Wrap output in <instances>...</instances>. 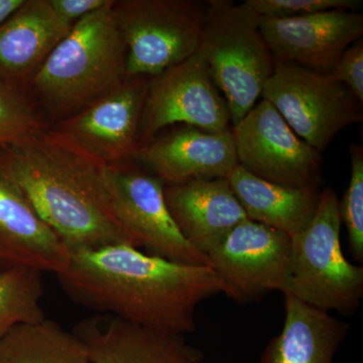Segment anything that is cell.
<instances>
[{
  "label": "cell",
  "mask_w": 363,
  "mask_h": 363,
  "mask_svg": "<svg viewBox=\"0 0 363 363\" xmlns=\"http://www.w3.org/2000/svg\"><path fill=\"white\" fill-rule=\"evenodd\" d=\"M50 2L62 20L74 26L81 18L106 6L109 0H50Z\"/></svg>",
  "instance_id": "cell-27"
},
{
  "label": "cell",
  "mask_w": 363,
  "mask_h": 363,
  "mask_svg": "<svg viewBox=\"0 0 363 363\" xmlns=\"http://www.w3.org/2000/svg\"><path fill=\"white\" fill-rule=\"evenodd\" d=\"M56 276L76 304L175 335L195 331L198 306L222 293L211 267L171 262L128 245L70 252Z\"/></svg>",
  "instance_id": "cell-1"
},
{
  "label": "cell",
  "mask_w": 363,
  "mask_h": 363,
  "mask_svg": "<svg viewBox=\"0 0 363 363\" xmlns=\"http://www.w3.org/2000/svg\"><path fill=\"white\" fill-rule=\"evenodd\" d=\"M179 123L209 133L231 128L225 98L198 52L147 80L138 128V147L164 128Z\"/></svg>",
  "instance_id": "cell-8"
},
{
  "label": "cell",
  "mask_w": 363,
  "mask_h": 363,
  "mask_svg": "<svg viewBox=\"0 0 363 363\" xmlns=\"http://www.w3.org/2000/svg\"><path fill=\"white\" fill-rule=\"evenodd\" d=\"M334 80L343 83L363 104V40L360 39L344 52L335 70Z\"/></svg>",
  "instance_id": "cell-26"
},
{
  "label": "cell",
  "mask_w": 363,
  "mask_h": 363,
  "mask_svg": "<svg viewBox=\"0 0 363 363\" xmlns=\"http://www.w3.org/2000/svg\"><path fill=\"white\" fill-rule=\"evenodd\" d=\"M135 157L164 186L227 178L238 166L231 128L209 133L181 126L155 136L138 147Z\"/></svg>",
  "instance_id": "cell-14"
},
{
  "label": "cell",
  "mask_w": 363,
  "mask_h": 363,
  "mask_svg": "<svg viewBox=\"0 0 363 363\" xmlns=\"http://www.w3.org/2000/svg\"><path fill=\"white\" fill-rule=\"evenodd\" d=\"M70 252L39 216L0 156V272L32 269L58 274Z\"/></svg>",
  "instance_id": "cell-15"
},
{
  "label": "cell",
  "mask_w": 363,
  "mask_h": 363,
  "mask_svg": "<svg viewBox=\"0 0 363 363\" xmlns=\"http://www.w3.org/2000/svg\"><path fill=\"white\" fill-rule=\"evenodd\" d=\"M149 78H126L123 84L81 109L48 125L62 142L97 164L135 157Z\"/></svg>",
  "instance_id": "cell-12"
},
{
  "label": "cell",
  "mask_w": 363,
  "mask_h": 363,
  "mask_svg": "<svg viewBox=\"0 0 363 363\" xmlns=\"http://www.w3.org/2000/svg\"><path fill=\"white\" fill-rule=\"evenodd\" d=\"M226 179L250 221L272 227L290 238L305 229L316 212L321 189L272 183L240 166Z\"/></svg>",
  "instance_id": "cell-20"
},
{
  "label": "cell",
  "mask_w": 363,
  "mask_h": 363,
  "mask_svg": "<svg viewBox=\"0 0 363 363\" xmlns=\"http://www.w3.org/2000/svg\"><path fill=\"white\" fill-rule=\"evenodd\" d=\"M164 193L182 235L206 257L236 226L250 220L226 178L164 186Z\"/></svg>",
  "instance_id": "cell-18"
},
{
  "label": "cell",
  "mask_w": 363,
  "mask_h": 363,
  "mask_svg": "<svg viewBox=\"0 0 363 363\" xmlns=\"http://www.w3.org/2000/svg\"><path fill=\"white\" fill-rule=\"evenodd\" d=\"M11 178L69 252L138 243L117 218L104 164L79 154L49 128L0 147Z\"/></svg>",
  "instance_id": "cell-2"
},
{
  "label": "cell",
  "mask_w": 363,
  "mask_h": 363,
  "mask_svg": "<svg viewBox=\"0 0 363 363\" xmlns=\"http://www.w3.org/2000/svg\"><path fill=\"white\" fill-rule=\"evenodd\" d=\"M48 125L28 92L0 79V147L20 142Z\"/></svg>",
  "instance_id": "cell-23"
},
{
  "label": "cell",
  "mask_w": 363,
  "mask_h": 363,
  "mask_svg": "<svg viewBox=\"0 0 363 363\" xmlns=\"http://www.w3.org/2000/svg\"><path fill=\"white\" fill-rule=\"evenodd\" d=\"M262 18H289L308 16L322 11H358L360 0H245Z\"/></svg>",
  "instance_id": "cell-25"
},
{
  "label": "cell",
  "mask_w": 363,
  "mask_h": 363,
  "mask_svg": "<svg viewBox=\"0 0 363 363\" xmlns=\"http://www.w3.org/2000/svg\"><path fill=\"white\" fill-rule=\"evenodd\" d=\"M104 178L117 218L138 247L171 262L209 266L206 255L185 240L172 218L160 179L128 162L104 166Z\"/></svg>",
  "instance_id": "cell-9"
},
{
  "label": "cell",
  "mask_w": 363,
  "mask_h": 363,
  "mask_svg": "<svg viewBox=\"0 0 363 363\" xmlns=\"http://www.w3.org/2000/svg\"><path fill=\"white\" fill-rule=\"evenodd\" d=\"M44 295L43 272L23 267L0 272V339L18 325L47 319Z\"/></svg>",
  "instance_id": "cell-22"
},
{
  "label": "cell",
  "mask_w": 363,
  "mask_h": 363,
  "mask_svg": "<svg viewBox=\"0 0 363 363\" xmlns=\"http://www.w3.org/2000/svg\"><path fill=\"white\" fill-rule=\"evenodd\" d=\"M113 1L72 26L30 86L38 109L54 123L77 113L128 78V49L114 20Z\"/></svg>",
  "instance_id": "cell-3"
},
{
  "label": "cell",
  "mask_w": 363,
  "mask_h": 363,
  "mask_svg": "<svg viewBox=\"0 0 363 363\" xmlns=\"http://www.w3.org/2000/svg\"><path fill=\"white\" fill-rule=\"evenodd\" d=\"M259 18L247 1H206L197 52L225 98L231 126L257 104L276 67L260 33Z\"/></svg>",
  "instance_id": "cell-4"
},
{
  "label": "cell",
  "mask_w": 363,
  "mask_h": 363,
  "mask_svg": "<svg viewBox=\"0 0 363 363\" xmlns=\"http://www.w3.org/2000/svg\"><path fill=\"white\" fill-rule=\"evenodd\" d=\"M259 30L276 64L330 75L346 50L362 39L359 11H322L289 18H259Z\"/></svg>",
  "instance_id": "cell-13"
},
{
  "label": "cell",
  "mask_w": 363,
  "mask_h": 363,
  "mask_svg": "<svg viewBox=\"0 0 363 363\" xmlns=\"http://www.w3.org/2000/svg\"><path fill=\"white\" fill-rule=\"evenodd\" d=\"M294 133L323 152L344 128L362 123V102L330 75L279 63L262 90Z\"/></svg>",
  "instance_id": "cell-7"
},
{
  "label": "cell",
  "mask_w": 363,
  "mask_h": 363,
  "mask_svg": "<svg viewBox=\"0 0 363 363\" xmlns=\"http://www.w3.org/2000/svg\"><path fill=\"white\" fill-rule=\"evenodd\" d=\"M222 293L238 304L284 293L290 271L291 238L264 224L245 221L207 255Z\"/></svg>",
  "instance_id": "cell-11"
},
{
  "label": "cell",
  "mask_w": 363,
  "mask_h": 363,
  "mask_svg": "<svg viewBox=\"0 0 363 363\" xmlns=\"http://www.w3.org/2000/svg\"><path fill=\"white\" fill-rule=\"evenodd\" d=\"M339 199L330 187L320 192L316 212L291 238L290 271L284 295L317 309L350 315L363 297V267L344 257Z\"/></svg>",
  "instance_id": "cell-5"
},
{
  "label": "cell",
  "mask_w": 363,
  "mask_h": 363,
  "mask_svg": "<svg viewBox=\"0 0 363 363\" xmlns=\"http://www.w3.org/2000/svg\"><path fill=\"white\" fill-rule=\"evenodd\" d=\"M206 2L114 0V20L128 49V78H152L199 49Z\"/></svg>",
  "instance_id": "cell-6"
},
{
  "label": "cell",
  "mask_w": 363,
  "mask_h": 363,
  "mask_svg": "<svg viewBox=\"0 0 363 363\" xmlns=\"http://www.w3.org/2000/svg\"><path fill=\"white\" fill-rule=\"evenodd\" d=\"M72 26L55 13L50 0H25L0 23V79L28 93L48 57Z\"/></svg>",
  "instance_id": "cell-17"
},
{
  "label": "cell",
  "mask_w": 363,
  "mask_h": 363,
  "mask_svg": "<svg viewBox=\"0 0 363 363\" xmlns=\"http://www.w3.org/2000/svg\"><path fill=\"white\" fill-rule=\"evenodd\" d=\"M0 363H94L73 332L52 320L18 325L0 339Z\"/></svg>",
  "instance_id": "cell-21"
},
{
  "label": "cell",
  "mask_w": 363,
  "mask_h": 363,
  "mask_svg": "<svg viewBox=\"0 0 363 363\" xmlns=\"http://www.w3.org/2000/svg\"><path fill=\"white\" fill-rule=\"evenodd\" d=\"M285 296V321L257 363H334L350 325L292 297Z\"/></svg>",
  "instance_id": "cell-19"
},
{
  "label": "cell",
  "mask_w": 363,
  "mask_h": 363,
  "mask_svg": "<svg viewBox=\"0 0 363 363\" xmlns=\"http://www.w3.org/2000/svg\"><path fill=\"white\" fill-rule=\"evenodd\" d=\"M238 166L288 187L320 189L322 156L298 138L269 101L260 99L231 126Z\"/></svg>",
  "instance_id": "cell-10"
},
{
  "label": "cell",
  "mask_w": 363,
  "mask_h": 363,
  "mask_svg": "<svg viewBox=\"0 0 363 363\" xmlns=\"http://www.w3.org/2000/svg\"><path fill=\"white\" fill-rule=\"evenodd\" d=\"M23 2L25 0H0V23H4L18 7L23 6Z\"/></svg>",
  "instance_id": "cell-28"
},
{
  "label": "cell",
  "mask_w": 363,
  "mask_h": 363,
  "mask_svg": "<svg viewBox=\"0 0 363 363\" xmlns=\"http://www.w3.org/2000/svg\"><path fill=\"white\" fill-rule=\"evenodd\" d=\"M94 363H202L205 355L183 335L162 333L109 314L84 318L74 326Z\"/></svg>",
  "instance_id": "cell-16"
},
{
  "label": "cell",
  "mask_w": 363,
  "mask_h": 363,
  "mask_svg": "<svg viewBox=\"0 0 363 363\" xmlns=\"http://www.w3.org/2000/svg\"><path fill=\"white\" fill-rule=\"evenodd\" d=\"M351 175L342 200H339L341 222L346 227L352 257L363 260V147H350Z\"/></svg>",
  "instance_id": "cell-24"
}]
</instances>
